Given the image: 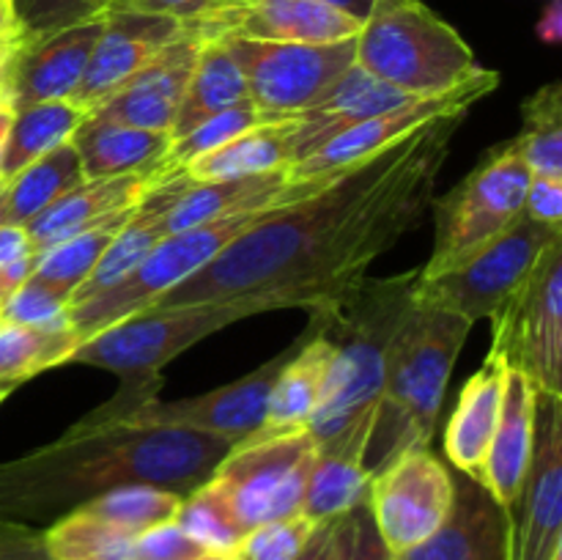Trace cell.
I'll return each instance as SVG.
<instances>
[{"label":"cell","mask_w":562,"mask_h":560,"mask_svg":"<svg viewBox=\"0 0 562 560\" xmlns=\"http://www.w3.org/2000/svg\"><path fill=\"white\" fill-rule=\"evenodd\" d=\"M470 110H448L376 157L280 203L151 307L258 294L267 311H327L366 280L382 253L426 220L450 143Z\"/></svg>","instance_id":"obj_1"},{"label":"cell","mask_w":562,"mask_h":560,"mask_svg":"<svg viewBox=\"0 0 562 560\" xmlns=\"http://www.w3.org/2000/svg\"><path fill=\"white\" fill-rule=\"evenodd\" d=\"M234 443L181 426H137L102 404L53 443L0 464V519L36 525L121 486L190 494Z\"/></svg>","instance_id":"obj_2"},{"label":"cell","mask_w":562,"mask_h":560,"mask_svg":"<svg viewBox=\"0 0 562 560\" xmlns=\"http://www.w3.org/2000/svg\"><path fill=\"white\" fill-rule=\"evenodd\" d=\"M417 275L420 269L395 278H366L327 311L311 313L335 344L322 399L307 423L318 450H344L362 459L382 399L390 340L412 307Z\"/></svg>","instance_id":"obj_3"},{"label":"cell","mask_w":562,"mask_h":560,"mask_svg":"<svg viewBox=\"0 0 562 560\" xmlns=\"http://www.w3.org/2000/svg\"><path fill=\"white\" fill-rule=\"evenodd\" d=\"M470 329L472 324L459 313L412 302L390 340L382 399L362 450L371 475L404 450L431 445L445 390Z\"/></svg>","instance_id":"obj_4"},{"label":"cell","mask_w":562,"mask_h":560,"mask_svg":"<svg viewBox=\"0 0 562 560\" xmlns=\"http://www.w3.org/2000/svg\"><path fill=\"white\" fill-rule=\"evenodd\" d=\"M355 60L417 99L445 97L483 71L461 33L423 0H376Z\"/></svg>","instance_id":"obj_5"},{"label":"cell","mask_w":562,"mask_h":560,"mask_svg":"<svg viewBox=\"0 0 562 560\" xmlns=\"http://www.w3.org/2000/svg\"><path fill=\"white\" fill-rule=\"evenodd\" d=\"M256 313H263V307L252 294L201 305L146 307L82 340L66 362L102 368L124 382L151 379L181 351Z\"/></svg>","instance_id":"obj_6"},{"label":"cell","mask_w":562,"mask_h":560,"mask_svg":"<svg viewBox=\"0 0 562 560\" xmlns=\"http://www.w3.org/2000/svg\"><path fill=\"white\" fill-rule=\"evenodd\" d=\"M530 168L514 141L483 154L481 163L442 198H434V250L423 278L467 261L510 228L525 212Z\"/></svg>","instance_id":"obj_7"},{"label":"cell","mask_w":562,"mask_h":560,"mask_svg":"<svg viewBox=\"0 0 562 560\" xmlns=\"http://www.w3.org/2000/svg\"><path fill=\"white\" fill-rule=\"evenodd\" d=\"M278 206L280 203L267 209H256V212L228 214V217H220L212 220V223L195 225V228L179 231V234L162 236L151 247V253L124 280L110 285L102 294L80 302V305H69V322L77 346L86 338H91V335H97L99 329L151 307L165 291L176 289L184 280H190L192 275L201 272L231 242L239 239L250 225H256L258 220H263Z\"/></svg>","instance_id":"obj_8"},{"label":"cell","mask_w":562,"mask_h":560,"mask_svg":"<svg viewBox=\"0 0 562 560\" xmlns=\"http://www.w3.org/2000/svg\"><path fill=\"white\" fill-rule=\"evenodd\" d=\"M560 236L562 228L536 223L521 212L505 234L472 253L467 261L431 278L417 275L412 302L459 313L470 324L492 318L514 300L541 253Z\"/></svg>","instance_id":"obj_9"},{"label":"cell","mask_w":562,"mask_h":560,"mask_svg":"<svg viewBox=\"0 0 562 560\" xmlns=\"http://www.w3.org/2000/svg\"><path fill=\"white\" fill-rule=\"evenodd\" d=\"M316 453L318 445L307 428L283 434L258 428L250 437L234 443L212 481L247 533L267 522L300 514Z\"/></svg>","instance_id":"obj_10"},{"label":"cell","mask_w":562,"mask_h":560,"mask_svg":"<svg viewBox=\"0 0 562 560\" xmlns=\"http://www.w3.org/2000/svg\"><path fill=\"white\" fill-rule=\"evenodd\" d=\"M530 377L541 393L562 395V236L532 267L514 300L492 316V349Z\"/></svg>","instance_id":"obj_11"},{"label":"cell","mask_w":562,"mask_h":560,"mask_svg":"<svg viewBox=\"0 0 562 560\" xmlns=\"http://www.w3.org/2000/svg\"><path fill=\"white\" fill-rule=\"evenodd\" d=\"M241 69L250 102L272 119H296L355 64L357 38L335 44H289L223 38Z\"/></svg>","instance_id":"obj_12"},{"label":"cell","mask_w":562,"mask_h":560,"mask_svg":"<svg viewBox=\"0 0 562 560\" xmlns=\"http://www.w3.org/2000/svg\"><path fill=\"white\" fill-rule=\"evenodd\" d=\"M453 472L431 448H409L371 478L368 511L393 555L431 538L453 508Z\"/></svg>","instance_id":"obj_13"},{"label":"cell","mask_w":562,"mask_h":560,"mask_svg":"<svg viewBox=\"0 0 562 560\" xmlns=\"http://www.w3.org/2000/svg\"><path fill=\"white\" fill-rule=\"evenodd\" d=\"M510 514V560L562 552V399L536 393L532 453Z\"/></svg>","instance_id":"obj_14"},{"label":"cell","mask_w":562,"mask_h":560,"mask_svg":"<svg viewBox=\"0 0 562 560\" xmlns=\"http://www.w3.org/2000/svg\"><path fill=\"white\" fill-rule=\"evenodd\" d=\"M499 88V75L492 69H483L481 75H475L472 80H467L464 86H459L456 91L445 93V97H431V99H417V102L406 104V108L390 110V113L373 115V119L357 121V124L346 126L344 132L329 137L327 143L316 148L313 154H307L300 163L289 165L285 176L289 181H318L329 179V176L340 173V170L351 168V165L362 163L368 157H376L379 152L390 148L393 143H398L401 137H406L409 132H415L417 126H423L426 121L437 119V115L448 113L453 108H475L483 97Z\"/></svg>","instance_id":"obj_15"},{"label":"cell","mask_w":562,"mask_h":560,"mask_svg":"<svg viewBox=\"0 0 562 560\" xmlns=\"http://www.w3.org/2000/svg\"><path fill=\"white\" fill-rule=\"evenodd\" d=\"M322 181H289L285 170L231 181H187L181 173H157L148 181L143 201L157 206L165 234H179L228 214L256 212L274 203L294 201L316 190Z\"/></svg>","instance_id":"obj_16"},{"label":"cell","mask_w":562,"mask_h":560,"mask_svg":"<svg viewBox=\"0 0 562 560\" xmlns=\"http://www.w3.org/2000/svg\"><path fill=\"white\" fill-rule=\"evenodd\" d=\"M362 22L322 0H234L214 14L187 22L201 42L252 38V42L335 44L357 38Z\"/></svg>","instance_id":"obj_17"},{"label":"cell","mask_w":562,"mask_h":560,"mask_svg":"<svg viewBox=\"0 0 562 560\" xmlns=\"http://www.w3.org/2000/svg\"><path fill=\"white\" fill-rule=\"evenodd\" d=\"M181 33L184 25L170 16L132 14V11L104 14L102 33L93 44L80 86L75 88L69 102L91 115Z\"/></svg>","instance_id":"obj_18"},{"label":"cell","mask_w":562,"mask_h":560,"mask_svg":"<svg viewBox=\"0 0 562 560\" xmlns=\"http://www.w3.org/2000/svg\"><path fill=\"white\" fill-rule=\"evenodd\" d=\"M456 494L445 525L395 560H510V514L467 472H453Z\"/></svg>","instance_id":"obj_19"},{"label":"cell","mask_w":562,"mask_h":560,"mask_svg":"<svg viewBox=\"0 0 562 560\" xmlns=\"http://www.w3.org/2000/svg\"><path fill=\"white\" fill-rule=\"evenodd\" d=\"M198 49H201V38L184 31L168 47L159 49L132 80H126L91 115L170 135V126H173L179 104L184 99L187 82L195 69Z\"/></svg>","instance_id":"obj_20"},{"label":"cell","mask_w":562,"mask_h":560,"mask_svg":"<svg viewBox=\"0 0 562 560\" xmlns=\"http://www.w3.org/2000/svg\"><path fill=\"white\" fill-rule=\"evenodd\" d=\"M102 25L104 16H97V20L64 27V31L42 33V36L27 33L16 55L14 80H11L14 110L69 99L80 86Z\"/></svg>","instance_id":"obj_21"},{"label":"cell","mask_w":562,"mask_h":560,"mask_svg":"<svg viewBox=\"0 0 562 560\" xmlns=\"http://www.w3.org/2000/svg\"><path fill=\"white\" fill-rule=\"evenodd\" d=\"M412 102H417V97L390 86V82L379 80L376 75L362 69L355 60V64L324 91V97L318 99V102H313L305 113L296 115L294 163H300L307 154L316 152L322 143H327L329 137L344 132L346 126L357 124V121L373 119V115L390 113V110L406 108V104Z\"/></svg>","instance_id":"obj_22"},{"label":"cell","mask_w":562,"mask_h":560,"mask_svg":"<svg viewBox=\"0 0 562 560\" xmlns=\"http://www.w3.org/2000/svg\"><path fill=\"white\" fill-rule=\"evenodd\" d=\"M536 393L538 388L519 368H505V393L499 410L497 428L492 445L483 459L475 481L486 486V492L499 505L510 508L525 481L527 464L532 453V421H536Z\"/></svg>","instance_id":"obj_23"},{"label":"cell","mask_w":562,"mask_h":560,"mask_svg":"<svg viewBox=\"0 0 562 560\" xmlns=\"http://www.w3.org/2000/svg\"><path fill=\"white\" fill-rule=\"evenodd\" d=\"M148 181H151L148 173L80 181V184L71 187L69 192H64L58 201L49 203L42 214H36V217L25 225L33 250H47L55 242L102 223L110 214L135 209L137 203H140V198L146 195Z\"/></svg>","instance_id":"obj_24"},{"label":"cell","mask_w":562,"mask_h":560,"mask_svg":"<svg viewBox=\"0 0 562 560\" xmlns=\"http://www.w3.org/2000/svg\"><path fill=\"white\" fill-rule=\"evenodd\" d=\"M505 368H508L505 357L497 351H488L481 371L472 373L461 388L459 404L448 421L445 453L456 470L472 478H477V472H481L494 428H497L505 393Z\"/></svg>","instance_id":"obj_25"},{"label":"cell","mask_w":562,"mask_h":560,"mask_svg":"<svg viewBox=\"0 0 562 560\" xmlns=\"http://www.w3.org/2000/svg\"><path fill=\"white\" fill-rule=\"evenodd\" d=\"M86 179H115V176H154L170 148L168 132H148L119 121L86 115L69 137Z\"/></svg>","instance_id":"obj_26"},{"label":"cell","mask_w":562,"mask_h":560,"mask_svg":"<svg viewBox=\"0 0 562 560\" xmlns=\"http://www.w3.org/2000/svg\"><path fill=\"white\" fill-rule=\"evenodd\" d=\"M333 355L335 344L324 335L318 318L311 316V327L305 329V344L274 379L261 432L283 434L307 428L318 399H322Z\"/></svg>","instance_id":"obj_27"},{"label":"cell","mask_w":562,"mask_h":560,"mask_svg":"<svg viewBox=\"0 0 562 560\" xmlns=\"http://www.w3.org/2000/svg\"><path fill=\"white\" fill-rule=\"evenodd\" d=\"M294 135L296 119L261 124L173 173H181L187 181H231L285 170L294 163Z\"/></svg>","instance_id":"obj_28"},{"label":"cell","mask_w":562,"mask_h":560,"mask_svg":"<svg viewBox=\"0 0 562 560\" xmlns=\"http://www.w3.org/2000/svg\"><path fill=\"white\" fill-rule=\"evenodd\" d=\"M245 99H250L245 75L236 66V60L231 58L225 44L201 42L195 69H192L184 99H181L179 113H176L173 126H170V141L187 135L192 126L206 121L209 115L234 108Z\"/></svg>","instance_id":"obj_29"},{"label":"cell","mask_w":562,"mask_h":560,"mask_svg":"<svg viewBox=\"0 0 562 560\" xmlns=\"http://www.w3.org/2000/svg\"><path fill=\"white\" fill-rule=\"evenodd\" d=\"M86 181L75 148L69 143L11 176L3 187V223L27 225L64 192Z\"/></svg>","instance_id":"obj_30"},{"label":"cell","mask_w":562,"mask_h":560,"mask_svg":"<svg viewBox=\"0 0 562 560\" xmlns=\"http://www.w3.org/2000/svg\"><path fill=\"white\" fill-rule=\"evenodd\" d=\"M82 121H86V113L77 104H71L69 99L16 110L14 124H11L9 132V143H5L3 163H0V179L9 181L22 168L42 159L44 154L69 143V137L75 135V130Z\"/></svg>","instance_id":"obj_31"},{"label":"cell","mask_w":562,"mask_h":560,"mask_svg":"<svg viewBox=\"0 0 562 560\" xmlns=\"http://www.w3.org/2000/svg\"><path fill=\"white\" fill-rule=\"evenodd\" d=\"M371 478L360 456L344 450H318L307 475L300 514L316 525L349 514L357 505L368 503Z\"/></svg>","instance_id":"obj_32"},{"label":"cell","mask_w":562,"mask_h":560,"mask_svg":"<svg viewBox=\"0 0 562 560\" xmlns=\"http://www.w3.org/2000/svg\"><path fill=\"white\" fill-rule=\"evenodd\" d=\"M135 209L110 214L102 223L91 225V228L80 231V234L75 236H66V239L55 242L47 250L36 253L31 280H36V283L47 285V289L58 291V294L64 296L75 294V291L80 289L82 280H86L88 275H91V269L97 267L104 247H108L110 239L124 228L126 220L132 217Z\"/></svg>","instance_id":"obj_33"},{"label":"cell","mask_w":562,"mask_h":560,"mask_svg":"<svg viewBox=\"0 0 562 560\" xmlns=\"http://www.w3.org/2000/svg\"><path fill=\"white\" fill-rule=\"evenodd\" d=\"M162 236L168 234H165V225L157 206H151V203L140 198V203H137V209L132 212V217L126 220L124 228H121L119 234L110 239V245L104 247V253L99 256L91 275H88L80 283V289L69 296V305H80V302L91 300V296L102 294L110 285L124 280L126 275L151 253V247L157 245Z\"/></svg>","instance_id":"obj_34"},{"label":"cell","mask_w":562,"mask_h":560,"mask_svg":"<svg viewBox=\"0 0 562 560\" xmlns=\"http://www.w3.org/2000/svg\"><path fill=\"white\" fill-rule=\"evenodd\" d=\"M525 130L514 137L532 176L562 179V86L538 88L521 108Z\"/></svg>","instance_id":"obj_35"},{"label":"cell","mask_w":562,"mask_h":560,"mask_svg":"<svg viewBox=\"0 0 562 560\" xmlns=\"http://www.w3.org/2000/svg\"><path fill=\"white\" fill-rule=\"evenodd\" d=\"M75 349V333H42L0 318V382L20 388L36 373L66 366Z\"/></svg>","instance_id":"obj_36"},{"label":"cell","mask_w":562,"mask_h":560,"mask_svg":"<svg viewBox=\"0 0 562 560\" xmlns=\"http://www.w3.org/2000/svg\"><path fill=\"white\" fill-rule=\"evenodd\" d=\"M132 538L86 508L69 511L44 527V541L55 560H130Z\"/></svg>","instance_id":"obj_37"},{"label":"cell","mask_w":562,"mask_h":560,"mask_svg":"<svg viewBox=\"0 0 562 560\" xmlns=\"http://www.w3.org/2000/svg\"><path fill=\"white\" fill-rule=\"evenodd\" d=\"M272 121L280 119H272V115H267L263 110H258L250 99H245V102L234 104V108L228 110H220V113L209 115L206 121L192 126L187 135L170 141V148L168 154H165L157 173H173V170H181L184 165H190L192 159L203 157V154L214 152V148H223L225 143L236 141V137L245 135V132L256 130V126L261 124H272Z\"/></svg>","instance_id":"obj_38"},{"label":"cell","mask_w":562,"mask_h":560,"mask_svg":"<svg viewBox=\"0 0 562 560\" xmlns=\"http://www.w3.org/2000/svg\"><path fill=\"white\" fill-rule=\"evenodd\" d=\"M173 522L206 552H234L245 536V527L239 525L234 508L212 478L181 497Z\"/></svg>","instance_id":"obj_39"},{"label":"cell","mask_w":562,"mask_h":560,"mask_svg":"<svg viewBox=\"0 0 562 560\" xmlns=\"http://www.w3.org/2000/svg\"><path fill=\"white\" fill-rule=\"evenodd\" d=\"M179 505L181 494L168 492V489L121 486L80 505V508L99 516L108 525L119 527V530L130 533V536H137L143 530L165 525V522H173L176 514H179Z\"/></svg>","instance_id":"obj_40"},{"label":"cell","mask_w":562,"mask_h":560,"mask_svg":"<svg viewBox=\"0 0 562 560\" xmlns=\"http://www.w3.org/2000/svg\"><path fill=\"white\" fill-rule=\"evenodd\" d=\"M0 318L42 333H71L69 296L27 278L0 305Z\"/></svg>","instance_id":"obj_41"},{"label":"cell","mask_w":562,"mask_h":560,"mask_svg":"<svg viewBox=\"0 0 562 560\" xmlns=\"http://www.w3.org/2000/svg\"><path fill=\"white\" fill-rule=\"evenodd\" d=\"M316 522L296 514L289 519L267 522L241 536L236 549L231 552L234 560H296V555L311 541Z\"/></svg>","instance_id":"obj_42"},{"label":"cell","mask_w":562,"mask_h":560,"mask_svg":"<svg viewBox=\"0 0 562 560\" xmlns=\"http://www.w3.org/2000/svg\"><path fill=\"white\" fill-rule=\"evenodd\" d=\"M113 3L115 0H14V9L25 33L42 36L104 16Z\"/></svg>","instance_id":"obj_43"},{"label":"cell","mask_w":562,"mask_h":560,"mask_svg":"<svg viewBox=\"0 0 562 560\" xmlns=\"http://www.w3.org/2000/svg\"><path fill=\"white\" fill-rule=\"evenodd\" d=\"M206 549L192 541L176 522L143 530L132 538L130 560H192Z\"/></svg>","instance_id":"obj_44"},{"label":"cell","mask_w":562,"mask_h":560,"mask_svg":"<svg viewBox=\"0 0 562 560\" xmlns=\"http://www.w3.org/2000/svg\"><path fill=\"white\" fill-rule=\"evenodd\" d=\"M351 533H355V511L318 522L311 541L296 555V560H346L351 547Z\"/></svg>","instance_id":"obj_45"},{"label":"cell","mask_w":562,"mask_h":560,"mask_svg":"<svg viewBox=\"0 0 562 560\" xmlns=\"http://www.w3.org/2000/svg\"><path fill=\"white\" fill-rule=\"evenodd\" d=\"M234 0H115L110 11H132V14H157L179 20L181 25L225 9ZM108 11V14H110Z\"/></svg>","instance_id":"obj_46"},{"label":"cell","mask_w":562,"mask_h":560,"mask_svg":"<svg viewBox=\"0 0 562 560\" xmlns=\"http://www.w3.org/2000/svg\"><path fill=\"white\" fill-rule=\"evenodd\" d=\"M0 560H55L44 541V527L0 519Z\"/></svg>","instance_id":"obj_47"},{"label":"cell","mask_w":562,"mask_h":560,"mask_svg":"<svg viewBox=\"0 0 562 560\" xmlns=\"http://www.w3.org/2000/svg\"><path fill=\"white\" fill-rule=\"evenodd\" d=\"M525 214L541 225L562 228V179L532 176L527 187Z\"/></svg>","instance_id":"obj_48"},{"label":"cell","mask_w":562,"mask_h":560,"mask_svg":"<svg viewBox=\"0 0 562 560\" xmlns=\"http://www.w3.org/2000/svg\"><path fill=\"white\" fill-rule=\"evenodd\" d=\"M346 560H395V555L384 547L376 527H373L368 503L355 508V533H351V547Z\"/></svg>","instance_id":"obj_49"},{"label":"cell","mask_w":562,"mask_h":560,"mask_svg":"<svg viewBox=\"0 0 562 560\" xmlns=\"http://www.w3.org/2000/svg\"><path fill=\"white\" fill-rule=\"evenodd\" d=\"M36 256L31 245V236H27L25 225H11V223H0V267L5 264H14L20 258Z\"/></svg>","instance_id":"obj_50"},{"label":"cell","mask_w":562,"mask_h":560,"mask_svg":"<svg viewBox=\"0 0 562 560\" xmlns=\"http://www.w3.org/2000/svg\"><path fill=\"white\" fill-rule=\"evenodd\" d=\"M25 38H27L25 27H20V31L0 38V99H9V102H11V80H14L16 55H20Z\"/></svg>","instance_id":"obj_51"},{"label":"cell","mask_w":562,"mask_h":560,"mask_svg":"<svg viewBox=\"0 0 562 560\" xmlns=\"http://www.w3.org/2000/svg\"><path fill=\"white\" fill-rule=\"evenodd\" d=\"M538 36L543 38V42H560L562 36V9H560V0H552V3L547 5V14L541 16V22H538Z\"/></svg>","instance_id":"obj_52"},{"label":"cell","mask_w":562,"mask_h":560,"mask_svg":"<svg viewBox=\"0 0 562 560\" xmlns=\"http://www.w3.org/2000/svg\"><path fill=\"white\" fill-rule=\"evenodd\" d=\"M322 3L333 5V9H338V11H344V14L355 16L357 22H366L368 16H371L376 0H322Z\"/></svg>","instance_id":"obj_53"},{"label":"cell","mask_w":562,"mask_h":560,"mask_svg":"<svg viewBox=\"0 0 562 560\" xmlns=\"http://www.w3.org/2000/svg\"><path fill=\"white\" fill-rule=\"evenodd\" d=\"M14 104L9 99H0V163H3V152H5V143H9V132L11 124H14Z\"/></svg>","instance_id":"obj_54"},{"label":"cell","mask_w":562,"mask_h":560,"mask_svg":"<svg viewBox=\"0 0 562 560\" xmlns=\"http://www.w3.org/2000/svg\"><path fill=\"white\" fill-rule=\"evenodd\" d=\"M20 16H16L14 0H0V38L9 36V33L20 31Z\"/></svg>","instance_id":"obj_55"},{"label":"cell","mask_w":562,"mask_h":560,"mask_svg":"<svg viewBox=\"0 0 562 560\" xmlns=\"http://www.w3.org/2000/svg\"><path fill=\"white\" fill-rule=\"evenodd\" d=\"M192 560H234V558H231V552H203Z\"/></svg>","instance_id":"obj_56"},{"label":"cell","mask_w":562,"mask_h":560,"mask_svg":"<svg viewBox=\"0 0 562 560\" xmlns=\"http://www.w3.org/2000/svg\"><path fill=\"white\" fill-rule=\"evenodd\" d=\"M14 390H16L14 384H3V382H0V404H3V401L9 399V395L14 393Z\"/></svg>","instance_id":"obj_57"},{"label":"cell","mask_w":562,"mask_h":560,"mask_svg":"<svg viewBox=\"0 0 562 560\" xmlns=\"http://www.w3.org/2000/svg\"><path fill=\"white\" fill-rule=\"evenodd\" d=\"M3 302H5V291L0 289V305H3Z\"/></svg>","instance_id":"obj_58"},{"label":"cell","mask_w":562,"mask_h":560,"mask_svg":"<svg viewBox=\"0 0 562 560\" xmlns=\"http://www.w3.org/2000/svg\"><path fill=\"white\" fill-rule=\"evenodd\" d=\"M552 560H562V552L560 555H554V558Z\"/></svg>","instance_id":"obj_59"}]
</instances>
